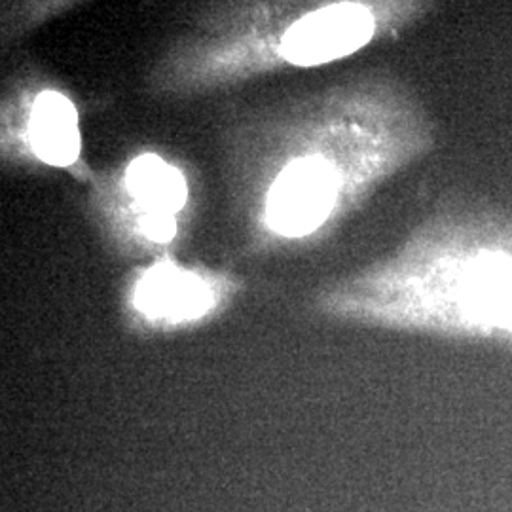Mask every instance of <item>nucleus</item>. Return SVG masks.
Returning a JSON list of instances; mask_svg holds the SVG:
<instances>
[{
	"instance_id": "1",
	"label": "nucleus",
	"mask_w": 512,
	"mask_h": 512,
	"mask_svg": "<svg viewBox=\"0 0 512 512\" xmlns=\"http://www.w3.org/2000/svg\"><path fill=\"white\" fill-rule=\"evenodd\" d=\"M338 319L512 348V211L459 205L321 294Z\"/></svg>"
},
{
	"instance_id": "2",
	"label": "nucleus",
	"mask_w": 512,
	"mask_h": 512,
	"mask_svg": "<svg viewBox=\"0 0 512 512\" xmlns=\"http://www.w3.org/2000/svg\"><path fill=\"white\" fill-rule=\"evenodd\" d=\"M429 2H332L311 8L291 25L281 55L298 67H315L359 52L431 12Z\"/></svg>"
},
{
	"instance_id": "3",
	"label": "nucleus",
	"mask_w": 512,
	"mask_h": 512,
	"mask_svg": "<svg viewBox=\"0 0 512 512\" xmlns=\"http://www.w3.org/2000/svg\"><path fill=\"white\" fill-rule=\"evenodd\" d=\"M213 300L202 279L173 266H156L137 287L135 306L150 317L186 321L211 308Z\"/></svg>"
},
{
	"instance_id": "4",
	"label": "nucleus",
	"mask_w": 512,
	"mask_h": 512,
	"mask_svg": "<svg viewBox=\"0 0 512 512\" xmlns=\"http://www.w3.org/2000/svg\"><path fill=\"white\" fill-rule=\"evenodd\" d=\"M29 133L31 145L42 162L65 167L78 158V116L73 103L61 93L44 92L38 95L29 122Z\"/></svg>"
},
{
	"instance_id": "5",
	"label": "nucleus",
	"mask_w": 512,
	"mask_h": 512,
	"mask_svg": "<svg viewBox=\"0 0 512 512\" xmlns=\"http://www.w3.org/2000/svg\"><path fill=\"white\" fill-rule=\"evenodd\" d=\"M131 198L145 213L173 217L188 196L183 175L158 156H141L128 169Z\"/></svg>"
},
{
	"instance_id": "6",
	"label": "nucleus",
	"mask_w": 512,
	"mask_h": 512,
	"mask_svg": "<svg viewBox=\"0 0 512 512\" xmlns=\"http://www.w3.org/2000/svg\"><path fill=\"white\" fill-rule=\"evenodd\" d=\"M141 230L150 241L154 243H167L171 241L175 232H177V224L173 217L169 215H158V213H143L141 219Z\"/></svg>"
}]
</instances>
